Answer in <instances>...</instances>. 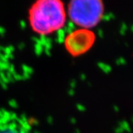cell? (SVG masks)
Returning a JSON list of instances; mask_svg holds the SVG:
<instances>
[{
  "label": "cell",
  "instance_id": "2",
  "mask_svg": "<svg viewBox=\"0 0 133 133\" xmlns=\"http://www.w3.org/2000/svg\"><path fill=\"white\" fill-rule=\"evenodd\" d=\"M66 14L78 28L91 30L103 18L104 4L103 0H70Z\"/></svg>",
  "mask_w": 133,
  "mask_h": 133
},
{
  "label": "cell",
  "instance_id": "1",
  "mask_svg": "<svg viewBox=\"0 0 133 133\" xmlns=\"http://www.w3.org/2000/svg\"><path fill=\"white\" fill-rule=\"evenodd\" d=\"M29 23L34 33L48 36L65 25L66 11L62 0H36L28 12Z\"/></svg>",
  "mask_w": 133,
  "mask_h": 133
},
{
  "label": "cell",
  "instance_id": "3",
  "mask_svg": "<svg viewBox=\"0 0 133 133\" xmlns=\"http://www.w3.org/2000/svg\"><path fill=\"white\" fill-rule=\"evenodd\" d=\"M95 42V35L92 30L78 28L66 35L64 44L70 56L78 57L88 52Z\"/></svg>",
  "mask_w": 133,
  "mask_h": 133
}]
</instances>
